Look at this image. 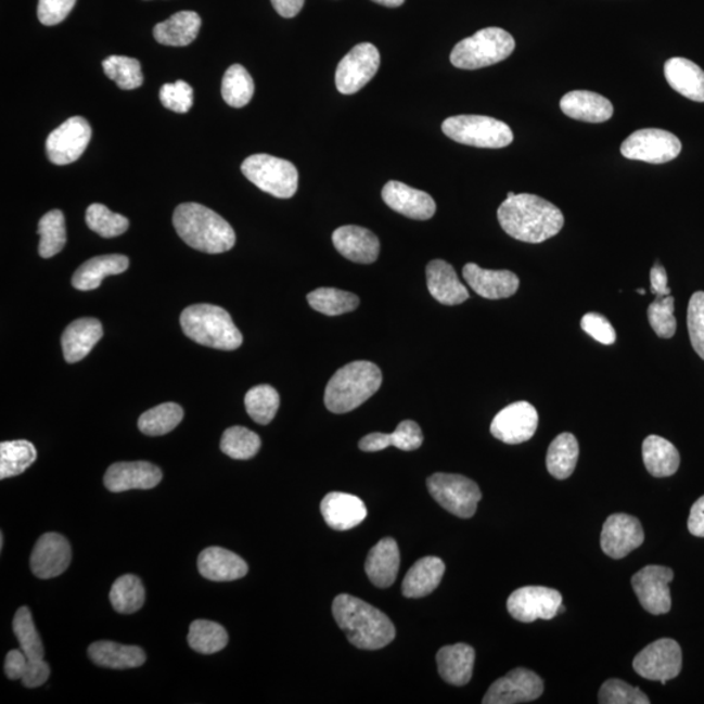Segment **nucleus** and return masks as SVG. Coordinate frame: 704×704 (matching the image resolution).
I'll use <instances>...</instances> for the list:
<instances>
[{
  "mask_svg": "<svg viewBox=\"0 0 704 704\" xmlns=\"http://www.w3.org/2000/svg\"><path fill=\"white\" fill-rule=\"evenodd\" d=\"M497 218L508 235L533 244L558 235L565 223L558 206L532 193L508 197L497 210Z\"/></svg>",
  "mask_w": 704,
  "mask_h": 704,
  "instance_id": "1",
  "label": "nucleus"
},
{
  "mask_svg": "<svg viewBox=\"0 0 704 704\" xmlns=\"http://www.w3.org/2000/svg\"><path fill=\"white\" fill-rule=\"evenodd\" d=\"M333 616L348 642L360 650H380L396 638V628L385 613L347 593L334 599Z\"/></svg>",
  "mask_w": 704,
  "mask_h": 704,
  "instance_id": "2",
  "label": "nucleus"
},
{
  "mask_svg": "<svg viewBox=\"0 0 704 704\" xmlns=\"http://www.w3.org/2000/svg\"><path fill=\"white\" fill-rule=\"evenodd\" d=\"M178 235L191 248L217 255L234 247V229L225 218L202 204H180L172 217Z\"/></svg>",
  "mask_w": 704,
  "mask_h": 704,
  "instance_id": "3",
  "label": "nucleus"
},
{
  "mask_svg": "<svg viewBox=\"0 0 704 704\" xmlns=\"http://www.w3.org/2000/svg\"><path fill=\"white\" fill-rule=\"evenodd\" d=\"M383 384V373L371 361L358 360L342 367L329 380L325 389V406L334 413H346L358 409L370 399Z\"/></svg>",
  "mask_w": 704,
  "mask_h": 704,
  "instance_id": "4",
  "label": "nucleus"
},
{
  "mask_svg": "<svg viewBox=\"0 0 704 704\" xmlns=\"http://www.w3.org/2000/svg\"><path fill=\"white\" fill-rule=\"evenodd\" d=\"M187 337L199 345L232 351L243 344V335L226 309L215 305H195L180 315Z\"/></svg>",
  "mask_w": 704,
  "mask_h": 704,
  "instance_id": "5",
  "label": "nucleus"
},
{
  "mask_svg": "<svg viewBox=\"0 0 704 704\" xmlns=\"http://www.w3.org/2000/svg\"><path fill=\"white\" fill-rule=\"evenodd\" d=\"M515 41L501 28H486L458 42L451 51L450 62L461 69H479L494 66L513 54Z\"/></svg>",
  "mask_w": 704,
  "mask_h": 704,
  "instance_id": "6",
  "label": "nucleus"
},
{
  "mask_svg": "<svg viewBox=\"0 0 704 704\" xmlns=\"http://www.w3.org/2000/svg\"><path fill=\"white\" fill-rule=\"evenodd\" d=\"M443 132L456 143L489 150H500L514 140L507 123L483 115L450 116L443 123Z\"/></svg>",
  "mask_w": 704,
  "mask_h": 704,
  "instance_id": "7",
  "label": "nucleus"
},
{
  "mask_svg": "<svg viewBox=\"0 0 704 704\" xmlns=\"http://www.w3.org/2000/svg\"><path fill=\"white\" fill-rule=\"evenodd\" d=\"M242 172L257 189L278 199L293 197L298 191L299 172L286 159L254 154L244 159Z\"/></svg>",
  "mask_w": 704,
  "mask_h": 704,
  "instance_id": "8",
  "label": "nucleus"
},
{
  "mask_svg": "<svg viewBox=\"0 0 704 704\" xmlns=\"http://www.w3.org/2000/svg\"><path fill=\"white\" fill-rule=\"evenodd\" d=\"M427 487L435 501L460 519H471L476 512L477 503L482 500L477 484L462 475H432L428 477Z\"/></svg>",
  "mask_w": 704,
  "mask_h": 704,
  "instance_id": "9",
  "label": "nucleus"
},
{
  "mask_svg": "<svg viewBox=\"0 0 704 704\" xmlns=\"http://www.w3.org/2000/svg\"><path fill=\"white\" fill-rule=\"evenodd\" d=\"M682 144L676 135L664 129L644 128L631 133L622 145L625 158L661 165L680 156Z\"/></svg>",
  "mask_w": 704,
  "mask_h": 704,
  "instance_id": "10",
  "label": "nucleus"
},
{
  "mask_svg": "<svg viewBox=\"0 0 704 704\" xmlns=\"http://www.w3.org/2000/svg\"><path fill=\"white\" fill-rule=\"evenodd\" d=\"M632 667L645 680L663 684L680 675L682 651L674 639L663 638L651 643L635 657Z\"/></svg>",
  "mask_w": 704,
  "mask_h": 704,
  "instance_id": "11",
  "label": "nucleus"
},
{
  "mask_svg": "<svg viewBox=\"0 0 704 704\" xmlns=\"http://www.w3.org/2000/svg\"><path fill=\"white\" fill-rule=\"evenodd\" d=\"M380 53L372 43H359L351 49L335 71V86L342 94L358 93L380 68Z\"/></svg>",
  "mask_w": 704,
  "mask_h": 704,
  "instance_id": "12",
  "label": "nucleus"
},
{
  "mask_svg": "<svg viewBox=\"0 0 704 704\" xmlns=\"http://www.w3.org/2000/svg\"><path fill=\"white\" fill-rule=\"evenodd\" d=\"M562 596L558 590L542 586L522 587L508 599L510 616L520 623H534L536 619H552L559 615Z\"/></svg>",
  "mask_w": 704,
  "mask_h": 704,
  "instance_id": "13",
  "label": "nucleus"
},
{
  "mask_svg": "<svg viewBox=\"0 0 704 704\" xmlns=\"http://www.w3.org/2000/svg\"><path fill=\"white\" fill-rule=\"evenodd\" d=\"M90 139H92V128L88 120L81 116H74L49 135L48 157L57 166L73 164L86 152Z\"/></svg>",
  "mask_w": 704,
  "mask_h": 704,
  "instance_id": "14",
  "label": "nucleus"
},
{
  "mask_svg": "<svg viewBox=\"0 0 704 704\" xmlns=\"http://www.w3.org/2000/svg\"><path fill=\"white\" fill-rule=\"evenodd\" d=\"M675 578L674 571L667 566L649 565L631 578L639 603L651 615H665L670 611L669 584Z\"/></svg>",
  "mask_w": 704,
  "mask_h": 704,
  "instance_id": "15",
  "label": "nucleus"
},
{
  "mask_svg": "<svg viewBox=\"0 0 704 704\" xmlns=\"http://www.w3.org/2000/svg\"><path fill=\"white\" fill-rule=\"evenodd\" d=\"M545 683L533 670L515 668L499 678L484 695V704H516L538 700Z\"/></svg>",
  "mask_w": 704,
  "mask_h": 704,
  "instance_id": "16",
  "label": "nucleus"
},
{
  "mask_svg": "<svg viewBox=\"0 0 704 704\" xmlns=\"http://www.w3.org/2000/svg\"><path fill=\"white\" fill-rule=\"evenodd\" d=\"M538 424V411L532 404L522 400L497 413L490 424V434L502 443L519 445L532 440Z\"/></svg>",
  "mask_w": 704,
  "mask_h": 704,
  "instance_id": "17",
  "label": "nucleus"
},
{
  "mask_svg": "<svg viewBox=\"0 0 704 704\" xmlns=\"http://www.w3.org/2000/svg\"><path fill=\"white\" fill-rule=\"evenodd\" d=\"M644 541V532L636 516L629 514H612L604 522L600 546L610 558L619 560L626 558Z\"/></svg>",
  "mask_w": 704,
  "mask_h": 704,
  "instance_id": "18",
  "label": "nucleus"
},
{
  "mask_svg": "<svg viewBox=\"0 0 704 704\" xmlns=\"http://www.w3.org/2000/svg\"><path fill=\"white\" fill-rule=\"evenodd\" d=\"M73 559L69 542L63 535L48 533L37 540L30 555V567L37 578L50 579L62 576Z\"/></svg>",
  "mask_w": 704,
  "mask_h": 704,
  "instance_id": "19",
  "label": "nucleus"
},
{
  "mask_svg": "<svg viewBox=\"0 0 704 704\" xmlns=\"http://www.w3.org/2000/svg\"><path fill=\"white\" fill-rule=\"evenodd\" d=\"M163 481V471L156 464L139 462H118L106 471L103 483L110 492L120 494L131 489H152Z\"/></svg>",
  "mask_w": 704,
  "mask_h": 704,
  "instance_id": "20",
  "label": "nucleus"
},
{
  "mask_svg": "<svg viewBox=\"0 0 704 704\" xmlns=\"http://www.w3.org/2000/svg\"><path fill=\"white\" fill-rule=\"evenodd\" d=\"M387 206L405 217L427 221L435 216L436 203L427 192L412 189L405 183L391 180L381 193Z\"/></svg>",
  "mask_w": 704,
  "mask_h": 704,
  "instance_id": "21",
  "label": "nucleus"
},
{
  "mask_svg": "<svg viewBox=\"0 0 704 704\" xmlns=\"http://www.w3.org/2000/svg\"><path fill=\"white\" fill-rule=\"evenodd\" d=\"M463 278L482 298L505 299L519 292L520 278L510 270H488L479 265H464Z\"/></svg>",
  "mask_w": 704,
  "mask_h": 704,
  "instance_id": "22",
  "label": "nucleus"
},
{
  "mask_svg": "<svg viewBox=\"0 0 704 704\" xmlns=\"http://www.w3.org/2000/svg\"><path fill=\"white\" fill-rule=\"evenodd\" d=\"M333 244L347 260L372 264L380 255V241L372 231L360 226H342L333 232Z\"/></svg>",
  "mask_w": 704,
  "mask_h": 704,
  "instance_id": "23",
  "label": "nucleus"
},
{
  "mask_svg": "<svg viewBox=\"0 0 704 704\" xmlns=\"http://www.w3.org/2000/svg\"><path fill=\"white\" fill-rule=\"evenodd\" d=\"M200 574L215 583H231L247 576L248 565L241 555L219 547L204 549L199 555Z\"/></svg>",
  "mask_w": 704,
  "mask_h": 704,
  "instance_id": "24",
  "label": "nucleus"
},
{
  "mask_svg": "<svg viewBox=\"0 0 704 704\" xmlns=\"http://www.w3.org/2000/svg\"><path fill=\"white\" fill-rule=\"evenodd\" d=\"M321 514L329 527L335 532H347L367 519V508L357 496L332 492L322 500Z\"/></svg>",
  "mask_w": 704,
  "mask_h": 704,
  "instance_id": "25",
  "label": "nucleus"
},
{
  "mask_svg": "<svg viewBox=\"0 0 704 704\" xmlns=\"http://www.w3.org/2000/svg\"><path fill=\"white\" fill-rule=\"evenodd\" d=\"M427 286L431 295L445 306L462 305L470 298L469 290L458 280L455 268L444 260L428 264Z\"/></svg>",
  "mask_w": 704,
  "mask_h": 704,
  "instance_id": "26",
  "label": "nucleus"
},
{
  "mask_svg": "<svg viewBox=\"0 0 704 704\" xmlns=\"http://www.w3.org/2000/svg\"><path fill=\"white\" fill-rule=\"evenodd\" d=\"M562 113L576 120L604 123L613 115V105L609 99L589 90H573L560 101Z\"/></svg>",
  "mask_w": 704,
  "mask_h": 704,
  "instance_id": "27",
  "label": "nucleus"
},
{
  "mask_svg": "<svg viewBox=\"0 0 704 704\" xmlns=\"http://www.w3.org/2000/svg\"><path fill=\"white\" fill-rule=\"evenodd\" d=\"M103 335V328L97 319H79L71 322L62 335V348L67 363H77L93 350Z\"/></svg>",
  "mask_w": 704,
  "mask_h": 704,
  "instance_id": "28",
  "label": "nucleus"
},
{
  "mask_svg": "<svg viewBox=\"0 0 704 704\" xmlns=\"http://www.w3.org/2000/svg\"><path fill=\"white\" fill-rule=\"evenodd\" d=\"M400 564V554L397 541L392 538L380 540L374 546L366 561V573L371 583L387 589L396 583Z\"/></svg>",
  "mask_w": 704,
  "mask_h": 704,
  "instance_id": "29",
  "label": "nucleus"
},
{
  "mask_svg": "<svg viewBox=\"0 0 704 704\" xmlns=\"http://www.w3.org/2000/svg\"><path fill=\"white\" fill-rule=\"evenodd\" d=\"M438 674L445 682L464 687L473 677L475 651L464 643L445 645L437 652Z\"/></svg>",
  "mask_w": 704,
  "mask_h": 704,
  "instance_id": "30",
  "label": "nucleus"
},
{
  "mask_svg": "<svg viewBox=\"0 0 704 704\" xmlns=\"http://www.w3.org/2000/svg\"><path fill=\"white\" fill-rule=\"evenodd\" d=\"M665 79L688 100L704 102V71L687 57H670L664 66Z\"/></svg>",
  "mask_w": 704,
  "mask_h": 704,
  "instance_id": "31",
  "label": "nucleus"
},
{
  "mask_svg": "<svg viewBox=\"0 0 704 704\" xmlns=\"http://www.w3.org/2000/svg\"><path fill=\"white\" fill-rule=\"evenodd\" d=\"M445 574V564L441 559L435 555L420 559L407 572L402 584V592L406 598L419 599L434 592Z\"/></svg>",
  "mask_w": 704,
  "mask_h": 704,
  "instance_id": "32",
  "label": "nucleus"
},
{
  "mask_svg": "<svg viewBox=\"0 0 704 704\" xmlns=\"http://www.w3.org/2000/svg\"><path fill=\"white\" fill-rule=\"evenodd\" d=\"M129 267L127 256L105 255L90 258L75 271L73 286L80 292H90L101 286L103 278L125 273Z\"/></svg>",
  "mask_w": 704,
  "mask_h": 704,
  "instance_id": "33",
  "label": "nucleus"
},
{
  "mask_svg": "<svg viewBox=\"0 0 704 704\" xmlns=\"http://www.w3.org/2000/svg\"><path fill=\"white\" fill-rule=\"evenodd\" d=\"M202 17L192 11H182L172 15L169 21L159 23L153 29L156 41L165 47L183 48L196 40Z\"/></svg>",
  "mask_w": 704,
  "mask_h": 704,
  "instance_id": "34",
  "label": "nucleus"
},
{
  "mask_svg": "<svg viewBox=\"0 0 704 704\" xmlns=\"http://www.w3.org/2000/svg\"><path fill=\"white\" fill-rule=\"evenodd\" d=\"M89 657L100 667L110 669H131L141 667L146 655L138 645H125L102 641L89 645Z\"/></svg>",
  "mask_w": 704,
  "mask_h": 704,
  "instance_id": "35",
  "label": "nucleus"
},
{
  "mask_svg": "<svg viewBox=\"0 0 704 704\" xmlns=\"http://www.w3.org/2000/svg\"><path fill=\"white\" fill-rule=\"evenodd\" d=\"M424 436L419 424L412 420H404L399 423L393 434H376L367 435L361 438L359 443L360 450L373 453V451L384 450L389 447H396L399 450L412 451L422 447Z\"/></svg>",
  "mask_w": 704,
  "mask_h": 704,
  "instance_id": "36",
  "label": "nucleus"
},
{
  "mask_svg": "<svg viewBox=\"0 0 704 704\" xmlns=\"http://www.w3.org/2000/svg\"><path fill=\"white\" fill-rule=\"evenodd\" d=\"M643 462L649 473L655 477H668L680 468V453L675 445L665 438L651 435L643 441Z\"/></svg>",
  "mask_w": 704,
  "mask_h": 704,
  "instance_id": "37",
  "label": "nucleus"
},
{
  "mask_svg": "<svg viewBox=\"0 0 704 704\" xmlns=\"http://www.w3.org/2000/svg\"><path fill=\"white\" fill-rule=\"evenodd\" d=\"M579 457V445L576 436L561 434L549 445L547 469L555 479L565 481L576 470Z\"/></svg>",
  "mask_w": 704,
  "mask_h": 704,
  "instance_id": "38",
  "label": "nucleus"
},
{
  "mask_svg": "<svg viewBox=\"0 0 704 704\" xmlns=\"http://www.w3.org/2000/svg\"><path fill=\"white\" fill-rule=\"evenodd\" d=\"M37 460V449L27 440L0 444V479H9L27 471Z\"/></svg>",
  "mask_w": 704,
  "mask_h": 704,
  "instance_id": "39",
  "label": "nucleus"
},
{
  "mask_svg": "<svg viewBox=\"0 0 704 704\" xmlns=\"http://www.w3.org/2000/svg\"><path fill=\"white\" fill-rule=\"evenodd\" d=\"M110 602L114 610L121 615H132L143 609L145 603V590L139 577L133 574H126L115 580L110 591Z\"/></svg>",
  "mask_w": 704,
  "mask_h": 704,
  "instance_id": "40",
  "label": "nucleus"
},
{
  "mask_svg": "<svg viewBox=\"0 0 704 704\" xmlns=\"http://www.w3.org/2000/svg\"><path fill=\"white\" fill-rule=\"evenodd\" d=\"M184 418L178 404L167 402L153 407L139 419V430L146 436H164L176 430Z\"/></svg>",
  "mask_w": 704,
  "mask_h": 704,
  "instance_id": "41",
  "label": "nucleus"
},
{
  "mask_svg": "<svg viewBox=\"0 0 704 704\" xmlns=\"http://www.w3.org/2000/svg\"><path fill=\"white\" fill-rule=\"evenodd\" d=\"M309 306L315 311L327 316H340L353 312L360 305V299L353 293L333 287H320L307 296Z\"/></svg>",
  "mask_w": 704,
  "mask_h": 704,
  "instance_id": "42",
  "label": "nucleus"
},
{
  "mask_svg": "<svg viewBox=\"0 0 704 704\" xmlns=\"http://www.w3.org/2000/svg\"><path fill=\"white\" fill-rule=\"evenodd\" d=\"M228 631L217 623L196 619L190 626V648L193 651L200 652V654H216V652L222 651L228 645Z\"/></svg>",
  "mask_w": 704,
  "mask_h": 704,
  "instance_id": "43",
  "label": "nucleus"
},
{
  "mask_svg": "<svg viewBox=\"0 0 704 704\" xmlns=\"http://www.w3.org/2000/svg\"><path fill=\"white\" fill-rule=\"evenodd\" d=\"M38 234L41 236L38 252L42 258L60 254L67 243L66 219L63 213L57 209L47 213L38 223Z\"/></svg>",
  "mask_w": 704,
  "mask_h": 704,
  "instance_id": "44",
  "label": "nucleus"
},
{
  "mask_svg": "<svg viewBox=\"0 0 704 704\" xmlns=\"http://www.w3.org/2000/svg\"><path fill=\"white\" fill-rule=\"evenodd\" d=\"M254 93V79L241 64H234L226 71L222 80V97L229 106L241 108L248 105Z\"/></svg>",
  "mask_w": 704,
  "mask_h": 704,
  "instance_id": "45",
  "label": "nucleus"
},
{
  "mask_svg": "<svg viewBox=\"0 0 704 704\" xmlns=\"http://www.w3.org/2000/svg\"><path fill=\"white\" fill-rule=\"evenodd\" d=\"M245 410L257 424L267 425L280 409V394L270 385L252 387L244 398Z\"/></svg>",
  "mask_w": 704,
  "mask_h": 704,
  "instance_id": "46",
  "label": "nucleus"
},
{
  "mask_svg": "<svg viewBox=\"0 0 704 704\" xmlns=\"http://www.w3.org/2000/svg\"><path fill=\"white\" fill-rule=\"evenodd\" d=\"M102 67L108 79L123 90H133L143 86L141 64L133 57L112 55L102 62Z\"/></svg>",
  "mask_w": 704,
  "mask_h": 704,
  "instance_id": "47",
  "label": "nucleus"
},
{
  "mask_svg": "<svg viewBox=\"0 0 704 704\" xmlns=\"http://www.w3.org/2000/svg\"><path fill=\"white\" fill-rule=\"evenodd\" d=\"M261 448V440L248 428L231 427L222 435L221 450L232 460L245 461L254 458Z\"/></svg>",
  "mask_w": 704,
  "mask_h": 704,
  "instance_id": "48",
  "label": "nucleus"
},
{
  "mask_svg": "<svg viewBox=\"0 0 704 704\" xmlns=\"http://www.w3.org/2000/svg\"><path fill=\"white\" fill-rule=\"evenodd\" d=\"M12 626H14V632L18 643H21V649L29 661H41L44 656L43 643L28 606H22L16 612Z\"/></svg>",
  "mask_w": 704,
  "mask_h": 704,
  "instance_id": "49",
  "label": "nucleus"
},
{
  "mask_svg": "<svg viewBox=\"0 0 704 704\" xmlns=\"http://www.w3.org/2000/svg\"><path fill=\"white\" fill-rule=\"evenodd\" d=\"M86 221L88 228L102 238H115L129 228V221L125 216L118 215L102 204H92L87 209Z\"/></svg>",
  "mask_w": 704,
  "mask_h": 704,
  "instance_id": "50",
  "label": "nucleus"
},
{
  "mask_svg": "<svg viewBox=\"0 0 704 704\" xmlns=\"http://www.w3.org/2000/svg\"><path fill=\"white\" fill-rule=\"evenodd\" d=\"M648 316L650 325L658 337L667 340L674 337L677 320L675 318V299L670 295L652 302Z\"/></svg>",
  "mask_w": 704,
  "mask_h": 704,
  "instance_id": "51",
  "label": "nucleus"
},
{
  "mask_svg": "<svg viewBox=\"0 0 704 704\" xmlns=\"http://www.w3.org/2000/svg\"><path fill=\"white\" fill-rule=\"evenodd\" d=\"M599 703L602 704H650L648 695L638 688L631 687L617 678L603 683L599 691Z\"/></svg>",
  "mask_w": 704,
  "mask_h": 704,
  "instance_id": "52",
  "label": "nucleus"
},
{
  "mask_svg": "<svg viewBox=\"0 0 704 704\" xmlns=\"http://www.w3.org/2000/svg\"><path fill=\"white\" fill-rule=\"evenodd\" d=\"M688 329L691 345L704 360V293L691 296L688 307Z\"/></svg>",
  "mask_w": 704,
  "mask_h": 704,
  "instance_id": "53",
  "label": "nucleus"
},
{
  "mask_svg": "<svg viewBox=\"0 0 704 704\" xmlns=\"http://www.w3.org/2000/svg\"><path fill=\"white\" fill-rule=\"evenodd\" d=\"M159 100L171 112L185 114L193 106V89L190 84L182 80L165 84L159 90Z\"/></svg>",
  "mask_w": 704,
  "mask_h": 704,
  "instance_id": "54",
  "label": "nucleus"
},
{
  "mask_svg": "<svg viewBox=\"0 0 704 704\" xmlns=\"http://www.w3.org/2000/svg\"><path fill=\"white\" fill-rule=\"evenodd\" d=\"M580 327H583L584 332L600 342V344L610 346L616 342L617 335L615 328L612 327L609 319L604 318L603 315L596 312L585 315L583 321H580Z\"/></svg>",
  "mask_w": 704,
  "mask_h": 704,
  "instance_id": "55",
  "label": "nucleus"
},
{
  "mask_svg": "<svg viewBox=\"0 0 704 704\" xmlns=\"http://www.w3.org/2000/svg\"><path fill=\"white\" fill-rule=\"evenodd\" d=\"M76 0H40L38 2V18L43 25L53 27L66 21L74 10Z\"/></svg>",
  "mask_w": 704,
  "mask_h": 704,
  "instance_id": "56",
  "label": "nucleus"
},
{
  "mask_svg": "<svg viewBox=\"0 0 704 704\" xmlns=\"http://www.w3.org/2000/svg\"><path fill=\"white\" fill-rule=\"evenodd\" d=\"M50 676V667L47 662L41 658V661H29L28 667L25 669V674L22 678L24 687L29 689H35L41 687L44 682L48 681Z\"/></svg>",
  "mask_w": 704,
  "mask_h": 704,
  "instance_id": "57",
  "label": "nucleus"
},
{
  "mask_svg": "<svg viewBox=\"0 0 704 704\" xmlns=\"http://www.w3.org/2000/svg\"><path fill=\"white\" fill-rule=\"evenodd\" d=\"M29 658L24 654V651L12 650L5 657L4 671L10 680H22L25 669L28 667Z\"/></svg>",
  "mask_w": 704,
  "mask_h": 704,
  "instance_id": "58",
  "label": "nucleus"
},
{
  "mask_svg": "<svg viewBox=\"0 0 704 704\" xmlns=\"http://www.w3.org/2000/svg\"><path fill=\"white\" fill-rule=\"evenodd\" d=\"M651 293L656 296V299H662L664 296L670 295L668 286V274L663 265L656 263L651 269Z\"/></svg>",
  "mask_w": 704,
  "mask_h": 704,
  "instance_id": "59",
  "label": "nucleus"
},
{
  "mask_svg": "<svg viewBox=\"0 0 704 704\" xmlns=\"http://www.w3.org/2000/svg\"><path fill=\"white\" fill-rule=\"evenodd\" d=\"M688 528L691 535L704 538V496L691 507Z\"/></svg>",
  "mask_w": 704,
  "mask_h": 704,
  "instance_id": "60",
  "label": "nucleus"
},
{
  "mask_svg": "<svg viewBox=\"0 0 704 704\" xmlns=\"http://www.w3.org/2000/svg\"><path fill=\"white\" fill-rule=\"evenodd\" d=\"M278 15L285 18H292L299 14L305 5V0H271Z\"/></svg>",
  "mask_w": 704,
  "mask_h": 704,
  "instance_id": "61",
  "label": "nucleus"
},
{
  "mask_svg": "<svg viewBox=\"0 0 704 704\" xmlns=\"http://www.w3.org/2000/svg\"><path fill=\"white\" fill-rule=\"evenodd\" d=\"M372 2L385 5V8L397 9L400 8V5L406 2V0H372Z\"/></svg>",
  "mask_w": 704,
  "mask_h": 704,
  "instance_id": "62",
  "label": "nucleus"
},
{
  "mask_svg": "<svg viewBox=\"0 0 704 704\" xmlns=\"http://www.w3.org/2000/svg\"><path fill=\"white\" fill-rule=\"evenodd\" d=\"M637 293H638L639 295H645L644 289H638V290H637Z\"/></svg>",
  "mask_w": 704,
  "mask_h": 704,
  "instance_id": "63",
  "label": "nucleus"
},
{
  "mask_svg": "<svg viewBox=\"0 0 704 704\" xmlns=\"http://www.w3.org/2000/svg\"><path fill=\"white\" fill-rule=\"evenodd\" d=\"M564 612H565V609H564V606H562V604H561V605H560V609H559V613H564Z\"/></svg>",
  "mask_w": 704,
  "mask_h": 704,
  "instance_id": "64",
  "label": "nucleus"
}]
</instances>
